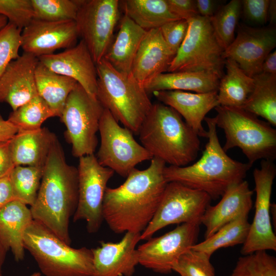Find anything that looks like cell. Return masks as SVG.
<instances>
[{
	"label": "cell",
	"instance_id": "cell-44",
	"mask_svg": "<svg viewBox=\"0 0 276 276\" xmlns=\"http://www.w3.org/2000/svg\"><path fill=\"white\" fill-rule=\"evenodd\" d=\"M14 167L9 141L0 143V178L9 175Z\"/></svg>",
	"mask_w": 276,
	"mask_h": 276
},
{
	"label": "cell",
	"instance_id": "cell-27",
	"mask_svg": "<svg viewBox=\"0 0 276 276\" xmlns=\"http://www.w3.org/2000/svg\"><path fill=\"white\" fill-rule=\"evenodd\" d=\"M220 78L205 72H175L162 73L144 86L147 93L181 90L196 93L218 91Z\"/></svg>",
	"mask_w": 276,
	"mask_h": 276
},
{
	"label": "cell",
	"instance_id": "cell-3",
	"mask_svg": "<svg viewBox=\"0 0 276 276\" xmlns=\"http://www.w3.org/2000/svg\"><path fill=\"white\" fill-rule=\"evenodd\" d=\"M204 120L208 141L200 158L190 166H166L164 175L167 182L180 183L204 192L215 200L231 187L243 181L252 165L227 155L220 144L214 117H205Z\"/></svg>",
	"mask_w": 276,
	"mask_h": 276
},
{
	"label": "cell",
	"instance_id": "cell-8",
	"mask_svg": "<svg viewBox=\"0 0 276 276\" xmlns=\"http://www.w3.org/2000/svg\"><path fill=\"white\" fill-rule=\"evenodd\" d=\"M187 35L167 72H195L224 75V49L215 35L210 18L196 15L188 20Z\"/></svg>",
	"mask_w": 276,
	"mask_h": 276
},
{
	"label": "cell",
	"instance_id": "cell-1",
	"mask_svg": "<svg viewBox=\"0 0 276 276\" xmlns=\"http://www.w3.org/2000/svg\"><path fill=\"white\" fill-rule=\"evenodd\" d=\"M162 160L153 157L144 170L133 169L117 188L107 187L103 219L116 234L144 231L154 216L168 182Z\"/></svg>",
	"mask_w": 276,
	"mask_h": 276
},
{
	"label": "cell",
	"instance_id": "cell-21",
	"mask_svg": "<svg viewBox=\"0 0 276 276\" xmlns=\"http://www.w3.org/2000/svg\"><path fill=\"white\" fill-rule=\"evenodd\" d=\"M218 91L196 93L181 90H160L152 93L162 103L174 109L198 136L207 137L202 122L206 114L219 105Z\"/></svg>",
	"mask_w": 276,
	"mask_h": 276
},
{
	"label": "cell",
	"instance_id": "cell-32",
	"mask_svg": "<svg viewBox=\"0 0 276 276\" xmlns=\"http://www.w3.org/2000/svg\"><path fill=\"white\" fill-rule=\"evenodd\" d=\"M250 224L248 216H242L224 225L211 237L190 248L211 256L223 247L243 244L247 237Z\"/></svg>",
	"mask_w": 276,
	"mask_h": 276
},
{
	"label": "cell",
	"instance_id": "cell-39",
	"mask_svg": "<svg viewBox=\"0 0 276 276\" xmlns=\"http://www.w3.org/2000/svg\"><path fill=\"white\" fill-rule=\"evenodd\" d=\"M21 31L10 22L0 29V78L10 62L19 56Z\"/></svg>",
	"mask_w": 276,
	"mask_h": 276
},
{
	"label": "cell",
	"instance_id": "cell-4",
	"mask_svg": "<svg viewBox=\"0 0 276 276\" xmlns=\"http://www.w3.org/2000/svg\"><path fill=\"white\" fill-rule=\"evenodd\" d=\"M137 134L153 157L169 166H187L200 150L199 136L174 109L160 102L152 103Z\"/></svg>",
	"mask_w": 276,
	"mask_h": 276
},
{
	"label": "cell",
	"instance_id": "cell-18",
	"mask_svg": "<svg viewBox=\"0 0 276 276\" xmlns=\"http://www.w3.org/2000/svg\"><path fill=\"white\" fill-rule=\"evenodd\" d=\"M38 58L51 71L75 80L89 95L97 97L96 64L83 40L62 52Z\"/></svg>",
	"mask_w": 276,
	"mask_h": 276
},
{
	"label": "cell",
	"instance_id": "cell-25",
	"mask_svg": "<svg viewBox=\"0 0 276 276\" xmlns=\"http://www.w3.org/2000/svg\"><path fill=\"white\" fill-rule=\"evenodd\" d=\"M33 220L30 209L19 201L12 200L0 209V238L17 262L24 258V234Z\"/></svg>",
	"mask_w": 276,
	"mask_h": 276
},
{
	"label": "cell",
	"instance_id": "cell-34",
	"mask_svg": "<svg viewBox=\"0 0 276 276\" xmlns=\"http://www.w3.org/2000/svg\"><path fill=\"white\" fill-rule=\"evenodd\" d=\"M43 168L17 166L9 174L14 200L31 206L34 203L40 187Z\"/></svg>",
	"mask_w": 276,
	"mask_h": 276
},
{
	"label": "cell",
	"instance_id": "cell-38",
	"mask_svg": "<svg viewBox=\"0 0 276 276\" xmlns=\"http://www.w3.org/2000/svg\"><path fill=\"white\" fill-rule=\"evenodd\" d=\"M210 258L204 252L190 248L179 258L172 271L180 276H215Z\"/></svg>",
	"mask_w": 276,
	"mask_h": 276
},
{
	"label": "cell",
	"instance_id": "cell-49",
	"mask_svg": "<svg viewBox=\"0 0 276 276\" xmlns=\"http://www.w3.org/2000/svg\"><path fill=\"white\" fill-rule=\"evenodd\" d=\"M267 21L269 25L275 26L276 24V1L270 0L267 10Z\"/></svg>",
	"mask_w": 276,
	"mask_h": 276
},
{
	"label": "cell",
	"instance_id": "cell-12",
	"mask_svg": "<svg viewBox=\"0 0 276 276\" xmlns=\"http://www.w3.org/2000/svg\"><path fill=\"white\" fill-rule=\"evenodd\" d=\"M77 170L78 199L73 220H85L88 232L95 233L104 220V195L114 172L100 165L94 154L79 157Z\"/></svg>",
	"mask_w": 276,
	"mask_h": 276
},
{
	"label": "cell",
	"instance_id": "cell-35",
	"mask_svg": "<svg viewBox=\"0 0 276 276\" xmlns=\"http://www.w3.org/2000/svg\"><path fill=\"white\" fill-rule=\"evenodd\" d=\"M242 11V1L232 0L222 5L210 18L218 41L225 50L233 41Z\"/></svg>",
	"mask_w": 276,
	"mask_h": 276
},
{
	"label": "cell",
	"instance_id": "cell-37",
	"mask_svg": "<svg viewBox=\"0 0 276 276\" xmlns=\"http://www.w3.org/2000/svg\"><path fill=\"white\" fill-rule=\"evenodd\" d=\"M229 276H276V258L266 250L243 255Z\"/></svg>",
	"mask_w": 276,
	"mask_h": 276
},
{
	"label": "cell",
	"instance_id": "cell-36",
	"mask_svg": "<svg viewBox=\"0 0 276 276\" xmlns=\"http://www.w3.org/2000/svg\"><path fill=\"white\" fill-rule=\"evenodd\" d=\"M34 18L48 21L76 20L81 0H31Z\"/></svg>",
	"mask_w": 276,
	"mask_h": 276
},
{
	"label": "cell",
	"instance_id": "cell-43",
	"mask_svg": "<svg viewBox=\"0 0 276 276\" xmlns=\"http://www.w3.org/2000/svg\"><path fill=\"white\" fill-rule=\"evenodd\" d=\"M171 11L179 19L188 20L198 15L196 0H166Z\"/></svg>",
	"mask_w": 276,
	"mask_h": 276
},
{
	"label": "cell",
	"instance_id": "cell-50",
	"mask_svg": "<svg viewBox=\"0 0 276 276\" xmlns=\"http://www.w3.org/2000/svg\"><path fill=\"white\" fill-rule=\"evenodd\" d=\"M8 250L0 238V276H3V266Z\"/></svg>",
	"mask_w": 276,
	"mask_h": 276
},
{
	"label": "cell",
	"instance_id": "cell-47",
	"mask_svg": "<svg viewBox=\"0 0 276 276\" xmlns=\"http://www.w3.org/2000/svg\"><path fill=\"white\" fill-rule=\"evenodd\" d=\"M18 131L14 125L0 114V143L10 141Z\"/></svg>",
	"mask_w": 276,
	"mask_h": 276
},
{
	"label": "cell",
	"instance_id": "cell-26",
	"mask_svg": "<svg viewBox=\"0 0 276 276\" xmlns=\"http://www.w3.org/2000/svg\"><path fill=\"white\" fill-rule=\"evenodd\" d=\"M147 32L124 14L118 33L104 59L119 72L131 73L134 59Z\"/></svg>",
	"mask_w": 276,
	"mask_h": 276
},
{
	"label": "cell",
	"instance_id": "cell-11",
	"mask_svg": "<svg viewBox=\"0 0 276 276\" xmlns=\"http://www.w3.org/2000/svg\"><path fill=\"white\" fill-rule=\"evenodd\" d=\"M211 199L204 192L177 182H168L154 216L141 233V240H148L157 231L171 224H201Z\"/></svg>",
	"mask_w": 276,
	"mask_h": 276
},
{
	"label": "cell",
	"instance_id": "cell-29",
	"mask_svg": "<svg viewBox=\"0 0 276 276\" xmlns=\"http://www.w3.org/2000/svg\"><path fill=\"white\" fill-rule=\"evenodd\" d=\"M224 67L226 73L220 79L217 92L219 105L242 108L253 90L254 79L233 60L225 59Z\"/></svg>",
	"mask_w": 276,
	"mask_h": 276
},
{
	"label": "cell",
	"instance_id": "cell-22",
	"mask_svg": "<svg viewBox=\"0 0 276 276\" xmlns=\"http://www.w3.org/2000/svg\"><path fill=\"white\" fill-rule=\"evenodd\" d=\"M253 191L246 180L231 187L215 205H210L204 212L201 224L205 227L204 239L221 227L242 216H248L252 206Z\"/></svg>",
	"mask_w": 276,
	"mask_h": 276
},
{
	"label": "cell",
	"instance_id": "cell-30",
	"mask_svg": "<svg viewBox=\"0 0 276 276\" xmlns=\"http://www.w3.org/2000/svg\"><path fill=\"white\" fill-rule=\"evenodd\" d=\"M120 3L125 14L147 31L181 19L171 11L166 0H126Z\"/></svg>",
	"mask_w": 276,
	"mask_h": 276
},
{
	"label": "cell",
	"instance_id": "cell-42",
	"mask_svg": "<svg viewBox=\"0 0 276 276\" xmlns=\"http://www.w3.org/2000/svg\"><path fill=\"white\" fill-rule=\"evenodd\" d=\"M270 0H243L241 14L252 24L264 26L267 22Z\"/></svg>",
	"mask_w": 276,
	"mask_h": 276
},
{
	"label": "cell",
	"instance_id": "cell-41",
	"mask_svg": "<svg viewBox=\"0 0 276 276\" xmlns=\"http://www.w3.org/2000/svg\"><path fill=\"white\" fill-rule=\"evenodd\" d=\"M188 26L187 20L181 19L168 22L159 28L164 40L175 55L185 38Z\"/></svg>",
	"mask_w": 276,
	"mask_h": 276
},
{
	"label": "cell",
	"instance_id": "cell-16",
	"mask_svg": "<svg viewBox=\"0 0 276 276\" xmlns=\"http://www.w3.org/2000/svg\"><path fill=\"white\" fill-rule=\"evenodd\" d=\"M276 47V27L238 25L237 35L224 50L225 59L235 61L248 76L261 73V66L267 55Z\"/></svg>",
	"mask_w": 276,
	"mask_h": 276
},
{
	"label": "cell",
	"instance_id": "cell-23",
	"mask_svg": "<svg viewBox=\"0 0 276 276\" xmlns=\"http://www.w3.org/2000/svg\"><path fill=\"white\" fill-rule=\"evenodd\" d=\"M175 56L159 28L148 30L134 59L131 73L144 87L157 75L167 72Z\"/></svg>",
	"mask_w": 276,
	"mask_h": 276
},
{
	"label": "cell",
	"instance_id": "cell-24",
	"mask_svg": "<svg viewBox=\"0 0 276 276\" xmlns=\"http://www.w3.org/2000/svg\"><path fill=\"white\" fill-rule=\"evenodd\" d=\"M55 136L45 127L32 131H18L9 141L14 166L43 168Z\"/></svg>",
	"mask_w": 276,
	"mask_h": 276
},
{
	"label": "cell",
	"instance_id": "cell-17",
	"mask_svg": "<svg viewBox=\"0 0 276 276\" xmlns=\"http://www.w3.org/2000/svg\"><path fill=\"white\" fill-rule=\"evenodd\" d=\"M79 36L75 20L48 21L33 19L21 33L24 53L37 58L75 45Z\"/></svg>",
	"mask_w": 276,
	"mask_h": 276
},
{
	"label": "cell",
	"instance_id": "cell-15",
	"mask_svg": "<svg viewBox=\"0 0 276 276\" xmlns=\"http://www.w3.org/2000/svg\"><path fill=\"white\" fill-rule=\"evenodd\" d=\"M199 225L182 223L161 236L150 238L137 248L139 264L157 273H171L179 258L196 244Z\"/></svg>",
	"mask_w": 276,
	"mask_h": 276
},
{
	"label": "cell",
	"instance_id": "cell-33",
	"mask_svg": "<svg viewBox=\"0 0 276 276\" xmlns=\"http://www.w3.org/2000/svg\"><path fill=\"white\" fill-rule=\"evenodd\" d=\"M56 117L47 102L38 95L9 114L8 120L18 131H32L41 128L48 119Z\"/></svg>",
	"mask_w": 276,
	"mask_h": 276
},
{
	"label": "cell",
	"instance_id": "cell-2",
	"mask_svg": "<svg viewBox=\"0 0 276 276\" xmlns=\"http://www.w3.org/2000/svg\"><path fill=\"white\" fill-rule=\"evenodd\" d=\"M78 199L77 168L67 163L56 136L43 168L36 199L30 208L33 219L70 245L69 222L76 211Z\"/></svg>",
	"mask_w": 276,
	"mask_h": 276
},
{
	"label": "cell",
	"instance_id": "cell-5",
	"mask_svg": "<svg viewBox=\"0 0 276 276\" xmlns=\"http://www.w3.org/2000/svg\"><path fill=\"white\" fill-rule=\"evenodd\" d=\"M96 67L97 99L124 127L138 134L152 105L144 87L131 73L119 72L104 58Z\"/></svg>",
	"mask_w": 276,
	"mask_h": 276
},
{
	"label": "cell",
	"instance_id": "cell-46",
	"mask_svg": "<svg viewBox=\"0 0 276 276\" xmlns=\"http://www.w3.org/2000/svg\"><path fill=\"white\" fill-rule=\"evenodd\" d=\"M12 200L14 198L9 175L0 178V209Z\"/></svg>",
	"mask_w": 276,
	"mask_h": 276
},
{
	"label": "cell",
	"instance_id": "cell-31",
	"mask_svg": "<svg viewBox=\"0 0 276 276\" xmlns=\"http://www.w3.org/2000/svg\"><path fill=\"white\" fill-rule=\"evenodd\" d=\"M255 85L242 108L276 126V74L261 73L252 77Z\"/></svg>",
	"mask_w": 276,
	"mask_h": 276
},
{
	"label": "cell",
	"instance_id": "cell-14",
	"mask_svg": "<svg viewBox=\"0 0 276 276\" xmlns=\"http://www.w3.org/2000/svg\"><path fill=\"white\" fill-rule=\"evenodd\" d=\"M275 175V165L270 160H261L260 167L253 171L256 194L255 213L241 250L242 255L258 250H276V236L270 217V198Z\"/></svg>",
	"mask_w": 276,
	"mask_h": 276
},
{
	"label": "cell",
	"instance_id": "cell-10",
	"mask_svg": "<svg viewBox=\"0 0 276 276\" xmlns=\"http://www.w3.org/2000/svg\"><path fill=\"white\" fill-rule=\"evenodd\" d=\"M99 131L100 145L96 155L98 162L122 177H126L137 164L153 158L135 140L133 132L121 126L105 108L100 121Z\"/></svg>",
	"mask_w": 276,
	"mask_h": 276
},
{
	"label": "cell",
	"instance_id": "cell-13",
	"mask_svg": "<svg viewBox=\"0 0 276 276\" xmlns=\"http://www.w3.org/2000/svg\"><path fill=\"white\" fill-rule=\"evenodd\" d=\"M119 6L118 0L81 1L75 21L96 64L104 58L113 41Z\"/></svg>",
	"mask_w": 276,
	"mask_h": 276
},
{
	"label": "cell",
	"instance_id": "cell-48",
	"mask_svg": "<svg viewBox=\"0 0 276 276\" xmlns=\"http://www.w3.org/2000/svg\"><path fill=\"white\" fill-rule=\"evenodd\" d=\"M261 73L267 74H276V51L268 54L263 61Z\"/></svg>",
	"mask_w": 276,
	"mask_h": 276
},
{
	"label": "cell",
	"instance_id": "cell-19",
	"mask_svg": "<svg viewBox=\"0 0 276 276\" xmlns=\"http://www.w3.org/2000/svg\"><path fill=\"white\" fill-rule=\"evenodd\" d=\"M141 233H125L117 243L101 242L92 248L93 273L91 276H132L139 264L136 246Z\"/></svg>",
	"mask_w": 276,
	"mask_h": 276
},
{
	"label": "cell",
	"instance_id": "cell-7",
	"mask_svg": "<svg viewBox=\"0 0 276 276\" xmlns=\"http://www.w3.org/2000/svg\"><path fill=\"white\" fill-rule=\"evenodd\" d=\"M216 126L225 134L226 152L238 147L251 165L258 160L276 158V130L267 121L242 108L218 105L214 108Z\"/></svg>",
	"mask_w": 276,
	"mask_h": 276
},
{
	"label": "cell",
	"instance_id": "cell-45",
	"mask_svg": "<svg viewBox=\"0 0 276 276\" xmlns=\"http://www.w3.org/2000/svg\"><path fill=\"white\" fill-rule=\"evenodd\" d=\"M198 15L207 18L212 17L222 5L220 1L196 0Z\"/></svg>",
	"mask_w": 276,
	"mask_h": 276
},
{
	"label": "cell",
	"instance_id": "cell-20",
	"mask_svg": "<svg viewBox=\"0 0 276 276\" xmlns=\"http://www.w3.org/2000/svg\"><path fill=\"white\" fill-rule=\"evenodd\" d=\"M38 58L24 53L11 61L0 78V102L13 110L38 95L35 70Z\"/></svg>",
	"mask_w": 276,
	"mask_h": 276
},
{
	"label": "cell",
	"instance_id": "cell-6",
	"mask_svg": "<svg viewBox=\"0 0 276 276\" xmlns=\"http://www.w3.org/2000/svg\"><path fill=\"white\" fill-rule=\"evenodd\" d=\"M23 241L45 276H91V249L74 248L40 222L33 220L25 230Z\"/></svg>",
	"mask_w": 276,
	"mask_h": 276
},
{
	"label": "cell",
	"instance_id": "cell-51",
	"mask_svg": "<svg viewBox=\"0 0 276 276\" xmlns=\"http://www.w3.org/2000/svg\"><path fill=\"white\" fill-rule=\"evenodd\" d=\"M8 22V19L4 16H0V29L5 26Z\"/></svg>",
	"mask_w": 276,
	"mask_h": 276
},
{
	"label": "cell",
	"instance_id": "cell-40",
	"mask_svg": "<svg viewBox=\"0 0 276 276\" xmlns=\"http://www.w3.org/2000/svg\"><path fill=\"white\" fill-rule=\"evenodd\" d=\"M21 30L34 18L31 0H0V16Z\"/></svg>",
	"mask_w": 276,
	"mask_h": 276
},
{
	"label": "cell",
	"instance_id": "cell-9",
	"mask_svg": "<svg viewBox=\"0 0 276 276\" xmlns=\"http://www.w3.org/2000/svg\"><path fill=\"white\" fill-rule=\"evenodd\" d=\"M104 109L97 97L89 95L78 83L68 96L60 118L66 127L64 135L72 146L74 156L94 154Z\"/></svg>",
	"mask_w": 276,
	"mask_h": 276
},
{
	"label": "cell",
	"instance_id": "cell-52",
	"mask_svg": "<svg viewBox=\"0 0 276 276\" xmlns=\"http://www.w3.org/2000/svg\"><path fill=\"white\" fill-rule=\"evenodd\" d=\"M30 276H41V273L38 272H35Z\"/></svg>",
	"mask_w": 276,
	"mask_h": 276
},
{
	"label": "cell",
	"instance_id": "cell-28",
	"mask_svg": "<svg viewBox=\"0 0 276 276\" xmlns=\"http://www.w3.org/2000/svg\"><path fill=\"white\" fill-rule=\"evenodd\" d=\"M35 76L38 95L47 102L56 117L60 118L67 97L77 82L51 71L39 61Z\"/></svg>",
	"mask_w": 276,
	"mask_h": 276
}]
</instances>
